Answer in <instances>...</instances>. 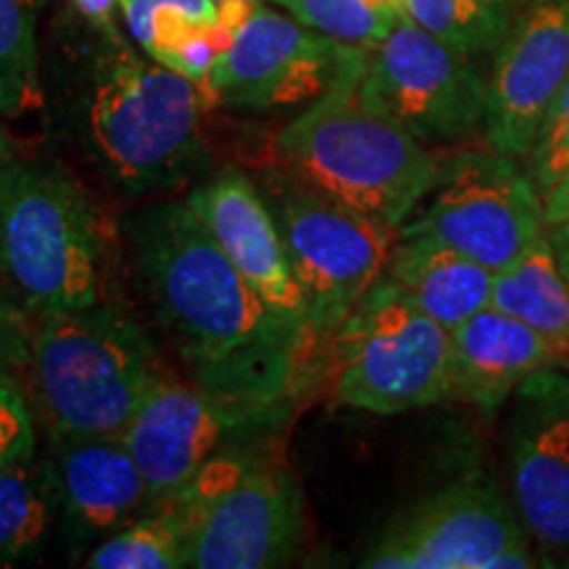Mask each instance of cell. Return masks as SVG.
<instances>
[{"label": "cell", "instance_id": "1f68e13d", "mask_svg": "<svg viewBox=\"0 0 569 569\" xmlns=\"http://www.w3.org/2000/svg\"><path fill=\"white\" fill-rule=\"evenodd\" d=\"M546 238H549V246L553 251V259H557V264H559V272L569 284V222L549 224Z\"/></svg>", "mask_w": 569, "mask_h": 569}, {"label": "cell", "instance_id": "30bf717a", "mask_svg": "<svg viewBox=\"0 0 569 569\" xmlns=\"http://www.w3.org/2000/svg\"><path fill=\"white\" fill-rule=\"evenodd\" d=\"M372 569H522L530 538L493 482L469 475L417 501L377 538L361 561Z\"/></svg>", "mask_w": 569, "mask_h": 569}, {"label": "cell", "instance_id": "603a6c76", "mask_svg": "<svg viewBox=\"0 0 569 569\" xmlns=\"http://www.w3.org/2000/svg\"><path fill=\"white\" fill-rule=\"evenodd\" d=\"M46 0H0V117L21 119L42 106L38 13Z\"/></svg>", "mask_w": 569, "mask_h": 569}, {"label": "cell", "instance_id": "836d02e7", "mask_svg": "<svg viewBox=\"0 0 569 569\" xmlns=\"http://www.w3.org/2000/svg\"><path fill=\"white\" fill-rule=\"evenodd\" d=\"M372 3L380 6V9H386V11H393V13L403 11V0H372Z\"/></svg>", "mask_w": 569, "mask_h": 569}, {"label": "cell", "instance_id": "ac0fdd59", "mask_svg": "<svg viewBox=\"0 0 569 569\" xmlns=\"http://www.w3.org/2000/svg\"><path fill=\"white\" fill-rule=\"evenodd\" d=\"M561 367L553 348L517 317L486 306L451 330V396L498 411L530 375Z\"/></svg>", "mask_w": 569, "mask_h": 569}, {"label": "cell", "instance_id": "3957f363", "mask_svg": "<svg viewBox=\"0 0 569 569\" xmlns=\"http://www.w3.org/2000/svg\"><path fill=\"white\" fill-rule=\"evenodd\" d=\"M161 372L156 343L117 306L34 319L21 393L51 436H122Z\"/></svg>", "mask_w": 569, "mask_h": 569}, {"label": "cell", "instance_id": "9a60e30c", "mask_svg": "<svg viewBox=\"0 0 569 569\" xmlns=\"http://www.w3.org/2000/svg\"><path fill=\"white\" fill-rule=\"evenodd\" d=\"M567 74L569 0H532L519 9L488 71V146L525 159Z\"/></svg>", "mask_w": 569, "mask_h": 569}, {"label": "cell", "instance_id": "ba28073f", "mask_svg": "<svg viewBox=\"0 0 569 569\" xmlns=\"http://www.w3.org/2000/svg\"><path fill=\"white\" fill-rule=\"evenodd\" d=\"M401 232L432 234L490 272H501L549 232L546 203L519 159L469 148L440 163L436 188Z\"/></svg>", "mask_w": 569, "mask_h": 569}, {"label": "cell", "instance_id": "277c9868", "mask_svg": "<svg viewBox=\"0 0 569 569\" xmlns=\"http://www.w3.org/2000/svg\"><path fill=\"white\" fill-rule=\"evenodd\" d=\"M84 106V132L98 167L132 193L180 188L201 163L203 90L174 69L106 40Z\"/></svg>", "mask_w": 569, "mask_h": 569}, {"label": "cell", "instance_id": "484cf974", "mask_svg": "<svg viewBox=\"0 0 569 569\" xmlns=\"http://www.w3.org/2000/svg\"><path fill=\"white\" fill-rule=\"evenodd\" d=\"M272 3L282 6L290 17L311 30L365 51L386 38L401 17V11H386L372 0H272Z\"/></svg>", "mask_w": 569, "mask_h": 569}, {"label": "cell", "instance_id": "2e32d148", "mask_svg": "<svg viewBox=\"0 0 569 569\" xmlns=\"http://www.w3.org/2000/svg\"><path fill=\"white\" fill-rule=\"evenodd\" d=\"M188 206L269 309L315 338L309 303L259 184L238 169H224L213 180L198 184L188 196Z\"/></svg>", "mask_w": 569, "mask_h": 569}, {"label": "cell", "instance_id": "d4e9b609", "mask_svg": "<svg viewBox=\"0 0 569 569\" xmlns=\"http://www.w3.org/2000/svg\"><path fill=\"white\" fill-rule=\"evenodd\" d=\"M222 17V0H122V19L142 53L161 61L177 42Z\"/></svg>", "mask_w": 569, "mask_h": 569}, {"label": "cell", "instance_id": "4316f807", "mask_svg": "<svg viewBox=\"0 0 569 569\" xmlns=\"http://www.w3.org/2000/svg\"><path fill=\"white\" fill-rule=\"evenodd\" d=\"M525 161L540 196L549 193L569 172V74L540 119L536 140Z\"/></svg>", "mask_w": 569, "mask_h": 569}, {"label": "cell", "instance_id": "d6986e66", "mask_svg": "<svg viewBox=\"0 0 569 569\" xmlns=\"http://www.w3.org/2000/svg\"><path fill=\"white\" fill-rule=\"evenodd\" d=\"M386 274L425 315L453 330L490 306L496 272L432 234L398 232Z\"/></svg>", "mask_w": 569, "mask_h": 569}, {"label": "cell", "instance_id": "f546056e", "mask_svg": "<svg viewBox=\"0 0 569 569\" xmlns=\"http://www.w3.org/2000/svg\"><path fill=\"white\" fill-rule=\"evenodd\" d=\"M74 11L88 21L96 32L103 34V40H119V17H122V0H69Z\"/></svg>", "mask_w": 569, "mask_h": 569}, {"label": "cell", "instance_id": "e575fe53", "mask_svg": "<svg viewBox=\"0 0 569 569\" xmlns=\"http://www.w3.org/2000/svg\"><path fill=\"white\" fill-rule=\"evenodd\" d=\"M517 3L519 6H528V3H532V0H517Z\"/></svg>", "mask_w": 569, "mask_h": 569}, {"label": "cell", "instance_id": "d6a6232c", "mask_svg": "<svg viewBox=\"0 0 569 569\" xmlns=\"http://www.w3.org/2000/svg\"><path fill=\"white\" fill-rule=\"evenodd\" d=\"M11 161V148H9V140H6L3 130H0V169H3V163Z\"/></svg>", "mask_w": 569, "mask_h": 569}, {"label": "cell", "instance_id": "44dd1931", "mask_svg": "<svg viewBox=\"0 0 569 569\" xmlns=\"http://www.w3.org/2000/svg\"><path fill=\"white\" fill-rule=\"evenodd\" d=\"M56 509L48 461L30 457L0 467V567L32 557L46 543Z\"/></svg>", "mask_w": 569, "mask_h": 569}, {"label": "cell", "instance_id": "cb8c5ba5", "mask_svg": "<svg viewBox=\"0 0 569 569\" xmlns=\"http://www.w3.org/2000/svg\"><path fill=\"white\" fill-rule=\"evenodd\" d=\"M92 569H180L188 567V536L180 511L172 507L151 509L111 532L84 559Z\"/></svg>", "mask_w": 569, "mask_h": 569}, {"label": "cell", "instance_id": "52a82bcc", "mask_svg": "<svg viewBox=\"0 0 569 569\" xmlns=\"http://www.w3.org/2000/svg\"><path fill=\"white\" fill-rule=\"evenodd\" d=\"M227 451L169 507L188 536V567L264 569L293 559L303 540L301 488L272 459Z\"/></svg>", "mask_w": 569, "mask_h": 569}, {"label": "cell", "instance_id": "8fae6325", "mask_svg": "<svg viewBox=\"0 0 569 569\" xmlns=\"http://www.w3.org/2000/svg\"><path fill=\"white\" fill-rule=\"evenodd\" d=\"M367 51L311 30L259 0L209 80L211 109H290L365 74Z\"/></svg>", "mask_w": 569, "mask_h": 569}, {"label": "cell", "instance_id": "7a4b0ae2", "mask_svg": "<svg viewBox=\"0 0 569 569\" xmlns=\"http://www.w3.org/2000/svg\"><path fill=\"white\" fill-rule=\"evenodd\" d=\"M274 156L303 188L398 232L440 174L427 146L369 96L365 74L306 106L277 134Z\"/></svg>", "mask_w": 569, "mask_h": 569}, {"label": "cell", "instance_id": "9c48e42d", "mask_svg": "<svg viewBox=\"0 0 569 569\" xmlns=\"http://www.w3.org/2000/svg\"><path fill=\"white\" fill-rule=\"evenodd\" d=\"M277 180L264 196L309 303L311 332L332 338L386 274L398 230L303 188L293 177Z\"/></svg>", "mask_w": 569, "mask_h": 569}, {"label": "cell", "instance_id": "f1b7e54d", "mask_svg": "<svg viewBox=\"0 0 569 569\" xmlns=\"http://www.w3.org/2000/svg\"><path fill=\"white\" fill-rule=\"evenodd\" d=\"M34 457L32 409L21 388L0 380V467Z\"/></svg>", "mask_w": 569, "mask_h": 569}, {"label": "cell", "instance_id": "8992f818", "mask_svg": "<svg viewBox=\"0 0 569 569\" xmlns=\"http://www.w3.org/2000/svg\"><path fill=\"white\" fill-rule=\"evenodd\" d=\"M332 396L369 415H403L451 396V330L382 274L330 338Z\"/></svg>", "mask_w": 569, "mask_h": 569}, {"label": "cell", "instance_id": "4fadbf2b", "mask_svg": "<svg viewBox=\"0 0 569 569\" xmlns=\"http://www.w3.org/2000/svg\"><path fill=\"white\" fill-rule=\"evenodd\" d=\"M277 411L280 407L161 375L122 432L146 475L153 509L174 503L213 459Z\"/></svg>", "mask_w": 569, "mask_h": 569}, {"label": "cell", "instance_id": "ffe728a7", "mask_svg": "<svg viewBox=\"0 0 569 569\" xmlns=\"http://www.w3.org/2000/svg\"><path fill=\"white\" fill-rule=\"evenodd\" d=\"M490 306L538 332L569 369V284L543 238L522 259L493 274Z\"/></svg>", "mask_w": 569, "mask_h": 569}, {"label": "cell", "instance_id": "e0dca14e", "mask_svg": "<svg viewBox=\"0 0 569 569\" xmlns=\"http://www.w3.org/2000/svg\"><path fill=\"white\" fill-rule=\"evenodd\" d=\"M48 469L63 517L84 536H111L153 509L122 436H51Z\"/></svg>", "mask_w": 569, "mask_h": 569}, {"label": "cell", "instance_id": "5bb4252c", "mask_svg": "<svg viewBox=\"0 0 569 569\" xmlns=\"http://www.w3.org/2000/svg\"><path fill=\"white\" fill-rule=\"evenodd\" d=\"M509 478L528 536L569 561V369L546 367L511 396Z\"/></svg>", "mask_w": 569, "mask_h": 569}, {"label": "cell", "instance_id": "4dcf8cb0", "mask_svg": "<svg viewBox=\"0 0 569 569\" xmlns=\"http://www.w3.org/2000/svg\"><path fill=\"white\" fill-rule=\"evenodd\" d=\"M546 203V222L559 224L569 222V172L553 184L549 193L543 196Z\"/></svg>", "mask_w": 569, "mask_h": 569}, {"label": "cell", "instance_id": "6da1fadb", "mask_svg": "<svg viewBox=\"0 0 569 569\" xmlns=\"http://www.w3.org/2000/svg\"><path fill=\"white\" fill-rule=\"evenodd\" d=\"M127 240L140 290L203 386L280 407L311 336L269 309L188 201L134 213Z\"/></svg>", "mask_w": 569, "mask_h": 569}, {"label": "cell", "instance_id": "7c38bea8", "mask_svg": "<svg viewBox=\"0 0 569 569\" xmlns=\"http://www.w3.org/2000/svg\"><path fill=\"white\" fill-rule=\"evenodd\" d=\"M365 88L422 146H457L486 130L488 74L403 11L367 51Z\"/></svg>", "mask_w": 569, "mask_h": 569}, {"label": "cell", "instance_id": "5b68a950", "mask_svg": "<svg viewBox=\"0 0 569 569\" xmlns=\"http://www.w3.org/2000/svg\"><path fill=\"white\" fill-rule=\"evenodd\" d=\"M101 227L74 182L38 163L0 169V282L32 319L101 303Z\"/></svg>", "mask_w": 569, "mask_h": 569}, {"label": "cell", "instance_id": "83f0119b", "mask_svg": "<svg viewBox=\"0 0 569 569\" xmlns=\"http://www.w3.org/2000/svg\"><path fill=\"white\" fill-rule=\"evenodd\" d=\"M34 319L27 315L0 282V380L21 388L30 365Z\"/></svg>", "mask_w": 569, "mask_h": 569}, {"label": "cell", "instance_id": "7402d4cb", "mask_svg": "<svg viewBox=\"0 0 569 569\" xmlns=\"http://www.w3.org/2000/svg\"><path fill=\"white\" fill-rule=\"evenodd\" d=\"M519 9L517 0H403L417 27L472 59L496 53Z\"/></svg>", "mask_w": 569, "mask_h": 569}]
</instances>
